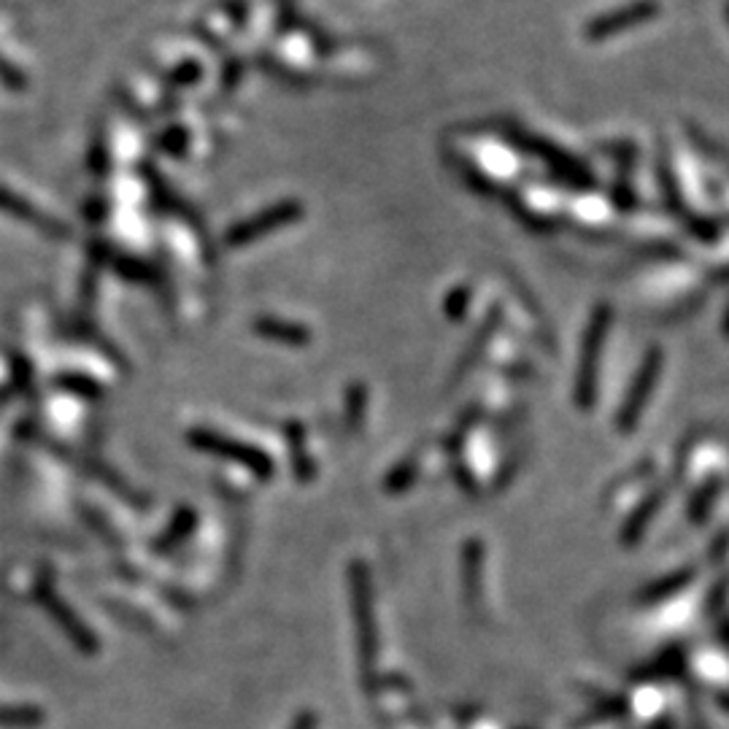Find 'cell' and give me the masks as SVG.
<instances>
[{"label":"cell","mask_w":729,"mask_h":729,"mask_svg":"<svg viewBox=\"0 0 729 729\" xmlns=\"http://www.w3.org/2000/svg\"><path fill=\"white\" fill-rule=\"evenodd\" d=\"M195 444L203 446V449H208V451H217V454H230L233 460L246 462V465H252L257 473H268L270 471L268 457H263L259 451L248 449V446L228 444V440L214 438V435H195Z\"/></svg>","instance_id":"6da1fadb"},{"label":"cell","mask_w":729,"mask_h":729,"mask_svg":"<svg viewBox=\"0 0 729 729\" xmlns=\"http://www.w3.org/2000/svg\"><path fill=\"white\" fill-rule=\"evenodd\" d=\"M297 214H301V208L297 206H276L274 211L265 214V217L254 219V222L243 224V228L235 230V233H230V243H243V241L257 239V235H263L265 230H274V228H279V224L295 219Z\"/></svg>","instance_id":"7a4b0ae2"},{"label":"cell","mask_w":729,"mask_h":729,"mask_svg":"<svg viewBox=\"0 0 729 729\" xmlns=\"http://www.w3.org/2000/svg\"><path fill=\"white\" fill-rule=\"evenodd\" d=\"M36 714L33 710H0V725H36Z\"/></svg>","instance_id":"3957f363"},{"label":"cell","mask_w":729,"mask_h":729,"mask_svg":"<svg viewBox=\"0 0 729 729\" xmlns=\"http://www.w3.org/2000/svg\"><path fill=\"white\" fill-rule=\"evenodd\" d=\"M311 727H314V719H311V716H303V719L297 721L295 729H311Z\"/></svg>","instance_id":"277c9868"}]
</instances>
